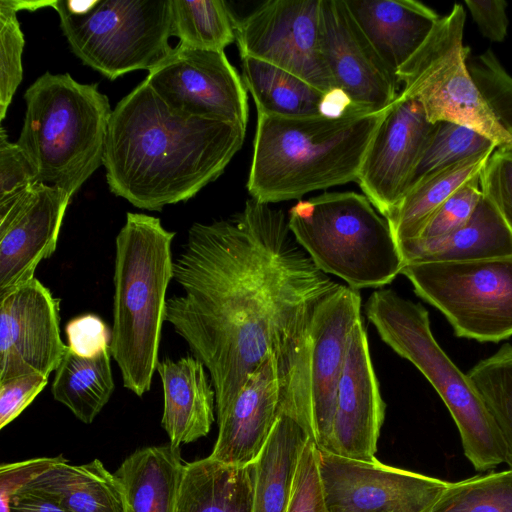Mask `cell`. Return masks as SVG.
Listing matches in <instances>:
<instances>
[{
    "label": "cell",
    "instance_id": "cell-1",
    "mask_svg": "<svg viewBox=\"0 0 512 512\" xmlns=\"http://www.w3.org/2000/svg\"><path fill=\"white\" fill-rule=\"evenodd\" d=\"M173 279L184 293L167 298L165 321L209 372L217 417L292 312L339 284L298 244L288 215L253 198L228 219L190 227Z\"/></svg>",
    "mask_w": 512,
    "mask_h": 512
},
{
    "label": "cell",
    "instance_id": "cell-2",
    "mask_svg": "<svg viewBox=\"0 0 512 512\" xmlns=\"http://www.w3.org/2000/svg\"><path fill=\"white\" fill-rule=\"evenodd\" d=\"M246 126L175 113L145 81L112 111L103 165L110 191L160 211L216 180L241 149Z\"/></svg>",
    "mask_w": 512,
    "mask_h": 512
},
{
    "label": "cell",
    "instance_id": "cell-3",
    "mask_svg": "<svg viewBox=\"0 0 512 512\" xmlns=\"http://www.w3.org/2000/svg\"><path fill=\"white\" fill-rule=\"evenodd\" d=\"M386 112L352 105L337 117L284 118L257 113L247 180L251 198L271 204L356 181Z\"/></svg>",
    "mask_w": 512,
    "mask_h": 512
},
{
    "label": "cell",
    "instance_id": "cell-4",
    "mask_svg": "<svg viewBox=\"0 0 512 512\" xmlns=\"http://www.w3.org/2000/svg\"><path fill=\"white\" fill-rule=\"evenodd\" d=\"M361 307L359 290L339 283L293 311L273 341L278 415L294 419L320 450L328 447L348 338Z\"/></svg>",
    "mask_w": 512,
    "mask_h": 512
},
{
    "label": "cell",
    "instance_id": "cell-5",
    "mask_svg": "<svg viewBox=\"0 0 512 512\" xmlns=\"http://www.w3.org/2000/svg\"><path fill=\"white\" fill-rule=\"evenodd\" d=\"M174 236L159 218L129 212L115 241L109 349L124 387L139 397L150 390L159 363Z\"/></svg>",
    "mask_w": 512,
    "mask_h": 512
},
{
    "label": "cell",
    "instance_id": "cell-6",
    "mask_svg": "<svg viewBox=\"0 0 512 512\" xmlns=\"http://www.w3.org/2000/svg\"><path fill=\"white\" fill-rule=\"evenodd\" d=\"M26 111L17 144L42 183L71 197L103 165L112 111L96 84L46 72L24 93Z\"/></svg>",
    "mask_w": 512,
    "mask_h": 512
},
{
    "label": "cell",
    "instance_id": "cell-7",
    "mask_svg": "<svg viewBox=\"0 0 512 512\" xmlns=\"http://www.w3.org/2000/svg\"><path fill=\"white\" fill-rule=\"evenodd\" d=\"M364 308L382 341L410 361L443 400L473 467L487 471L503 463V442L491 413L467 373L435 340L424 306L391 289H381L369 296Z\"/></svg>",
    "mask_w": 512,
    "mask_h": 512
},
{
    "label": "cell",
    "instance_id": "cell-8",
    "mask_svg": "<svg viewBox=\"0 0 512 512\" xmlns=\"http://www.w3.org/2000/svg\"><path fill=\"white\" fill-rule=\"evenodd\" d=\"M288 222L315 266L353 289L389 284L404 266L389 222L365 195L332 192L300 200Z\"/></svg>",
    "mask_w": 512,
    "mask_h": 512
},
{
    "label": "cell",
    "instance_id": "cell-9",
    "mask_svg": "<svg viewBox=\"0 0 512 512\" xmlns=\"http://www.w3.org/2000/svg\"><path fill=\"white\" fill-rule=\"evenodd\" d=\"M72 52L110 80L150 70L173 50L171 0H55Z\"/></svg>",
    "mask_w": 512,
    "mask_h": 512
},
{
    "label": "cell",
    "instance_id": "cell-10",
    "mask_svg": "<svg viewBox=\"0 0 512 512\" xmlns=\"http://www.w3.org/2000/svg\"><path fill=\"white\" fill-rule=\"evenodd\" d=\"M465 11L454 4L439 18L420 48L397 71L398 99H415L429 122L450 121L512 149V137L498 124L468 70L463 44Z\"/></svg>",
    "mask_w": 512,
    "mask_h": 512
},
{
    "label": "cell",
    "instance_id": "cell-11",
    "mask_svg": "<svg viewBox=\"0 0 512 512\" xmlns=\"http://www.w3.org/2000/svg\"><path fill=\"white\" fill-rule=\"evenodd\" d=\"M400 274L445 316L457 337L499 342L512 336V255L408 263Z\"/></svg>",
    "mask_w": 512,
    "mask_h": 512
},
{
    "label": "cell",
    "instance_id": "cell-12",
    "mask_svg": "<svg viewBox=\"0 0 512 512\" xmlns=\"http://www.w3.org/2000/svg\"><path fill=\"white\" fill-rule=\"evenodd\" d=\"M322 0H270L236 20L241 57H253L305 80L322 92L336 89L320 38Z\"/></svg>",
    "mask_w": 512,
    "mask_h": 512
},
{
    "label": "cell",
    "instance_id": "cell-13",
    "mask_svg": "<svg viewBox=\"0 0 512 512\" xmlns=\"http://www.w3.org/2000/svg\"><path fill=\"white\" fill-rule=\"evenodd\" d=\"M144 81L175 113L247 125L248 91L224 52L178 44Z\"/></svg>",
    "mask_w": 512,
    "mask_h": 512
},
{
    "label": "cell",
    "instance_id": "cell-14",
    "mask_svg": "<svg viewBox=\"0 0 512 512\" xmlns=\"http://www.w3.org/2000/svg\"><path fill=\"white\" fill-rule=\"evenodd\" d=\"M318 449V448H317ZM329 512H429L449 482L318 449Z\"/></svg>",
    "mask_w": 512,
    "mask_h": 512
},
{
    "label": "cell",
    "instance_id": "cell-15",
    "mask_svg": "<svg viewBox=\"0 0 512 512\" xmlns=\"http://www.w3.org/2000/svg\"><path fill=\"white\" fill-rule=\"evenodd\" d=\"M60 301L35 277L0 295V381L38 373L49 378L67 346Z\"/></svg>",
    "mask_w": 512,
    "mask_h": 512
},
{
    "label": "cell",
    "instance_id": "cell-16",
    "mask_svg": "<svg viewBox=\"0 0 512 512\" xmlns=\"http://www.w3.org/2000/svg\"><path fill=\"white\" fill-rule=\"evenodd\" d=\"M322 54L334 81L352 105L381 112L399 95V81L352 17L345 0H322Z\"/></svg>",
    "mask_w": 512,
    "mask_h": 512
},
{
    "label": "cell",
    "instance_id": "cell-17",
    "mask_svg": "<svg viewBox=\"0 0 512 512\" xmlns=\"http://www.w3.org/2000/svg\"><path fill=\"white\" fill-rule=\"evenodd\" d=\"M432 125L415 99L396 98L387 109L357 178L361 190L383 217L406 194Z\"/></svg>",
    "mask_w": 512,
    "mask_h": 512
},
{
    "label": "cell",
    "instance_id": "cell-18",
    "mask_svg": "<svg viewBox=\"0 0 512 512\" xmlns=\"http://www.w3.org/2000/svg\"><path fill=\"white\" fill-rule=\"evenodd\" d=\"M385 407L360 317L349 334L337 385L332 430L325 451L346 458L375 461Z\"/></svg>",
    "mask_w": 512,
    "mask_h": 512
},
{
    "label": "cell",
    "instance_id": "cell-19",
    "mask_svg": "<svg viewBox=\"0 0 512 512\" xmlns=\"http://www.w3.org/2000/svg\"><path fill=\"white\" fill-rule=\"evenodd\" d=\"M71 196L42 182L0 208V295L34 278L38 264L56 250Z\"/></svg>",
    "mask_w": 512,
    "mask_h": 512
},
{
    "label": "cell",
    "instance_id": "cell-20",
    "mask_svg": "<svg viewBox=\"0 0 512 512\" xmlns=\"http://www.w3.org/2000/svg\"><path fill=\"white\" fill-rule=\"evenodd\" d=\"M278 419V383L272 353L248 377L219 417L218 436L209 455L227 465L254 463Z\"/></svg>",
    "mask_w": 512,
    "mask_h": 512
},
{
    "label": "cell",
    "instance_id": "cell-21",
    "mask_svg": "<svg viewBox=\"0 0 512 512\" xmlns=\"http://www.w3.org/2000/svg\"><path fill=\"white\" fill-rule=\"evenodd\" d=\"M345 3L380 58L395 74L420 48L440 18L433 9L414 0Z\"/></svg>",
    "mask_w": 512,
    "mask_h": 512
},
{
    "label": "cell",
    "instance_id": "cell-22",
    "mask_svg": "<svg viewBox=\"0 0 512 512\" xmlns=\"http://www.w3.org/2000/svg\"><path fill=\"white\" fill-rule=\"evenodd\" d=\"M205 369L193 355L157 364L164 392L161 425L175 447L206 436L215 420V391Z\"/></svg>",
    "mask_w": 512,
    "mask_h": 512
},
{
    "label": "cell",
    "instance_id": "cell-23",
    "mask_svg": "<svg viewBox=\"0 0 512 512\" xmlns=\"http://www.w3.org/2000/svg\"><path fill=\"white\" fill-rule=\"evenodd\" d=\"M404 264L466 262L512 255V231L483 195L470 220L458 230L432 240L398 244Z\"/></svg>",
    "mask_w": 512,
    "mask_h": 512
},
{
    "label": "cell",
    "instance_id": "cell-24",
    "mask_svg": "<svg viewBox=\"0 0 512 512\" xmlns=\"http://www.w3.org/2000/svg\"><path fill=\"white\" fill-rule=\"evenodd\" d=\"M179 448L144 447L121 463L114 475L123 512H174L185 466Z\"/></svg>",
    "mask_w": 512,
    "mask_h": 512
},
{
    "label": "cell",
    "instance_id": "cell-25",
    "mask_svg": "<svg viewBox=\"0 0 512 512\" xmlns=\"http://www.w3.org/2000/svg\"><path fill=\"white\" fill-rule=\"evenodd\" d=\"M254 463L227 465L206 457L185 463L174 512H252Z\"/></svg>",
    "mask_w": 512,
    "mask_h": 512
},
{
    "label": "cell",
    "instance_id": "cell-26",
    "mask_svg": "<svg viewBox=\"0 0 512 512\" xmlns=\"http://www.w3.org/2000/svg\"><path fill=\"white\" fill-rule=\"evenodd\" d=\"M23 487L48 496L68 512H123L115 475L99 459L73 465L60 455Z\"/></svg>",
    "mask_w": 512,
    "mask_h": 512
},
{
    "label": "cell",
    "instance_id": "cell-27",
    "mask_svg": "<svg viewBox=\"0 0 512 512\" xmlns=\"http://www.w3.org/2000/svg\"><path fill=\"white\" fill-rule=\"evenodd\" d=\"M309 438L294 419L278 415L264 449L254 462L252 512H287L297 464Z\"/></svg>",
    "mask_w": 512,
    "mask_h": 512
},
{
    "label": "cell",
    "instance_id": "cell-28",
    "mask_svg": "<svg viewBox=\"0 0 512 512\" xmlns=\"http://www.w3.org/2000/svg\"><path fill=\"white\" fill-rule=\"evenodd\" d=\"M241 69L257 113L284 118L322 115L326 93L300 77L253 57H241Z\"/></svg>",
    "mask_w": 512,
    "mask_h": 512
},
{
    "label": "cell",
    "instance_id": "cell-29",
    "mask_svg": "<svg viewBox=\"0 0 512 512\" xmlns=\"http://www.w3.org/2000/svg\"><path fill=\"white\" fill-rule=\"evenodd\" d=\"M493 152L467 159L411 187L386 217L397 243L418 238L435 211L458 189L480 176Z\"/></svg>",
    "mask_w": 512,
    "mask_h": 512
},
{
    "label": "cell",
    "instance_id": "cell-30",
    "mask_svg": "<svg viewBox=\"0 0 512 512\" xmlns=\"http://www.w3.org/2000/svg\"><path fill=\"white\" fill-rule=\"evenodd\" d=\"M114 387L110 349L82 357L67 347L55 370L51 391L77 419L90 424L108 403Z\"/></svg>",
    "mask_w": 512,
    "mask_h": 512
},
{
    "label": "cell",
    "instance_id": "cell-31",
    "mask_svg": "<svg viewBox=\"0 0 512 512\" xmlns=\"http://www.w3.org/2000/svg\"><path fill=\"white\" fill-rule=\"evenodd\" d=\"M236 20L223 0H171V35L188 49L224 52L236 40Z\"/></svg>",
    "mask_w": 512,
    "mask_h": 512
},
{
    "label": "cell",
    "instance_id": "cell-32",
    "mask_svg": "<svg viewBox=\"0 0 512 512\" xmlns=\"http://www.w3.org/2000/svg\"><path fill=\"white\" fill-rule=\"evenodd\" d=\"M496 148L492 140L469 127L450 121L435 122L413 172L408 190L428 176L480 154L494 151Z\"/></svg>",
    "mask_w": 512,
    "mask_h": 512
},
{
    "label": "cell",
    "instance_id": "cell-33",
    "mask_svg": "<svg viewBox=\"0 0 512 512\" xmlns=\"http://www.w3.org/2000/svg\"><path fill=\"white\" fill-rule=\"evenodd\" d=\"M491 413L504 447L505 461L512 469V345H503L467 373Z\"/></svg>",
    "mask_w": 512,
    "mask_h": 512
},
{
    "label": "cell",
    "instance_id": "cell-34",
    "mask_svg": "<svg viewBox=\"0 0 512 512\" xmlns=\"http://www.w3.org/2000/svg\"><path fill=\"white\" fill-rule=\"evenodd\" d=\"M429 512H512V469L449 482Z\"/></svg>",
    "mask_w": 512,
    "mask_h": 512
},
{
    "label": "cell",
    "instance_id": "cell-35",
    "mask_svg": "<svg viewBox=\"0 0 512 512\" xmlns=\"http://www.w3.org/2000/svg\"><path fill=\"white\" fill-rule=\"evenodd\" d=\"M56 457H38L0 467V512H68L56 501L23 486L55 463Z\"/></svg>",
    "mask_w": 512,
    "mask_h": 512
},
{
    "label": "cell",
    "instance_id": "cell-36",
    "mask_svg": "<svg viewBox=\"0 0 512 512\" xmlns=\"http://www.w3.org/2000/svg\"><path fill=\"white\" fill-rule=\"evenodd\" d=\"M25 40L10 0L0 1V120L3 121L22 81Z\"/></svg>",
    "mask_w": 512,
    "mask_h": 512
},
{
    "label": "cell",
    "instance_id": "cell-37",
    "mask_svg": "<svg viewBox=\"0 0 512 512\" xmlns=\"http://www.w3.org/2000/svg\"><path fill=\"white\" fill-rule=\"evenodd\" d=\"M467 65L494 118L512 137V76L491 50L485 51Z\"/></svg>",
    "mask_w": 512,
    "mask_h": 512
},
{
    "label": "cell",
    "instance_id": "cell-38",
    "mask_svg": "<svg viewBox=\"0 0 512 512\" xmlns=\"http://www.w3.org/2000/svg\"><path fill=\"white\" fill-rule=\"evenodd\" d=\"M482 197L478 176L453 193L435 211L416 239H437L458 230L470 220Z\"/></svg>",
    "mask_w": 512,
    "mask_h": 512
},
{
    "label": "cell",
    "instance_id": "cell-39",
    "mask_svg": "<svg viewBox=\"0 0 512 512\" xmlns=\"http://www.w3.org/2000/svg\"><path fill=\"white\" fill-rule=\"evenodd\" d=\"M41 182L37 171L17 143L0 130V208L7 207Z\"/></svg>",
    "mask_w": 512,
    "mask_h": 512
},
{
    "label": "cell",
    "instance_id": "cell-40",
    "mask_svg": "<svg viewBox=\"0 0 512 512\" xmlns=\"http://www.w3.org/2000/svg\"><path fill=\"white\" fill-rule=\"evenodd\" d=\"M287 512H329L319 474L318 449L310 438L297 464Z\"/></svg>",
    "mask_w": 512,
    "mask_h": 512
},
{
    "label": "cell",
    "instance_id": "cell-41",
    "mask_svg": "<svg viewBox=\"0 0 512 512\" xmlns=\"http://www.w3.org/2000/svg\"><path fill=\"white\" fill-rule=\"evenodd\" d=\"M480 188L512 231V149L494 150L480 174Z\"/></svg>",
    "mask_w": 512,
    "mask_h": 512
},
{
    "label": "cell",
    "instance_id": "cell-42",
    "mask_svg": "<svg viewBox=\"0 0 512 512\" xmlns=\"http://www.w3.org/2000/svg\"><path fill=\"white\" fill-rule=\"evenodd\" d=\"M48 383V377L26 374L0 381V428L15 420Z\"/></svg>",
    "mask_w": 512,
    "mask_h": 512
},
{
    "label": "cell",
    "instance_id": "cell-43",
    "mask_svg": "<svg viewBox=\"0 0 512 512\" xmlns=\"http://www.w3.org/2000/svg\"><path fill=\"white\" fill-rule=\"evenodd\" d=\"M65 331L67 347L76 355L94 357L109 349L111 334L96 315L85 314L70 320Z\"/></svg>",
    "mask_w": 512,
    "mask_h": 512
},
{
    "label": "cell",
    "instance_id": "cell-44",
    "mask_svg": "<svg viewBox=\"0 0 512 512\" xmlns=\"http://www.w3.org/2000/svg\"><path fill=\"white\" fill-rule=\"evenodd\" d=\"M465 4L484 37L494 42H501L505 39L509 23L505 1L466 0Z\"/></svg>",
    "mask_w": 512,
    "mask_h": 512
}]
</instances>
